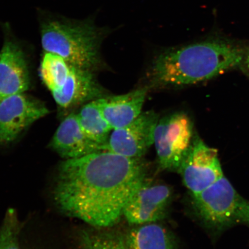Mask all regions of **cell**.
Instances as JSON below:
<instances>
[{"instance_id":"6","label":"cell","mask_w":249,"mask_h":249,"mask_svg":"<svg viewBox=\"0 0 249 249\" xmlns=\"http://www.w3.org/2000/svg\"><path fill=\"white\" fill-rule=\"evenodd\" d=\"M192 196L199 194L224 176L216 149L194 138L178 170Z\"/></svg>"},{"instance_id":"5","label":"cell","mask_w":249,"mask_h":249,"mask_svg":"<svg viewBox=\"0 0 249 249\" xmlns=\"http://www.w3.org/2000/svg\"><path fill=\"white\" fill-rule=\"evenodd\" d=\"M194 138L192 121L183 112H177L159 120L154 144L161 169L178 171Z\"/></svg>"},{"instance_id":"13","label":"cell","mask_w":249,"mask_h":249,"mask_svg":"<svg viewBox=\"0 0 249 249\" xmlns=\"http://www.w3.org/2000/svg\"><path fill=\"white\" fill-rule=\"evenodd\" d=\"M148 89L144 87L125 94L97 99L103 116L113 130L127 125L142 114Z\"/></svg>"},{"instance_id":"10","label":"cell","mask_w":249,"mask_h":249,"mask_svg":"<svg viewBox=\"0 0 249 249\" xmlns=\"http://www.w3.org/2000/svg\"><path fill=\"white\" fill-rule=\"evenodd\" d=\"M2 28L5 38L0 51V101L8 96L24 93L30 85L23 50L12 36L9 24H4Z\"/></svg>"},{"instance_id":"12","label":"cell","mask_w":249,"mask_h":249,"mask_svg":"<svg viewBox=\"0 0 249 249\" xmlns=\"http://www.w3.org/2000/svg\"><path fill=\"white\" fill-rule=\"evenodd\" d=\"M52 93L58 105L64 108L76 107L105 95L104 90L97 82L93 71L73 66L64 87Z\"/></svg>"},{"instance_id":"16","label":"cell","mask_w":249,"mask_h":249,"mask_svg":"<svg viewBox=\"0 0 249 249\" xmlns=\"http://www.w3.org/2000/svg\"><path fill=\"white\" fill-rule=\"evenodd\" d=\"M71 70V65L61 56L52 53H44L40 65V75L43 83L52 92L64 87Z\"/></svg>"},{"instance_id":"9","label":"cell","mask_w":249,"mask_h":249,"mask_svg":"<svg viewBox=\"0 0 249 249\" xmlns=\"http://www.w3.org/2000/svg\"><path fill=\"white\" fill-rule=\"evenodd\" d=\"M172 196L169 186L145 178L127 202L123 216L131 225L158 222L166 216Z\"/></svg>"},{"instance_id":"15","label":"cell","mask_w":249,"mask_h":249,"mask_svg":"<svg viewBox=\"0 0 249 249\" xmlns=\"http://www.w3.org/2000/svg\"><path fill=\"white\" fill-rule=\"evenodd\" d=\"M77 118L86 135L101 145L104 150L113 129L103 116L97 99L84 105L77 114Z\"/></svg>"},{"instance_id":"7","label":"cell","mask_w":249,"mask_h":249,"mask_svg":"<svg viewBox=\"0 0 249 249\" xmlns=\"http://www.w3.org/2000/svg\"><path fill=\"white\" fill-rule=\"evenodd\" d=\"M160 116L154 111L142 112L127 125L114 129L104 151L129 158H142L154 144Z\"/></svg>"},{"instance_id":"17","label":"cell","mask_w":249,"mask_h":249,"mask_svg":"<svg viewBox=\"0 0 249 249\" xmlns=\"http://www.w3.org/2000/svg\"><path fill=\"white\" fill-rule=\"evenodd\" d=\"M82 249H129L124 237L113 233H83Z\"/></svg>"},{"instance_id":"19","label":"cell","mask_w":249,"mask_h":249,"mask_svg":"<svg viewBox=\"0 0 249 249\" xmlns=\"http://www.w3.org/2000/svg\"><path fill=\"white\" fill-rule=\"evenodd\" d=\"M247 62H248V68H249V54L248 55Z\"/></svg>"},{"instance_id":"2","label":"cell","mask_w":249,"mask_h":249,"mask_svg":"<svg viewBox=\"0 0 249 249\" xmlns=\"http://www.w3.org/2000/svg\"><path fill=\"white\" fill-rule=\"evenodd\" d=\"M242 59L238 47L223 40L191 43L161 53L152 63L150 79L160 87L195 85L238 66Z\"/></svg>"},{"instance_id":"18","label":"cell","mask_w":249,"mask_h":249,"mask_svg":"<svg viewBox=\"0 0 249 249\" xmlns=\"http://www.w3.org/2000/svg\"><path fill=\"white\" fill-rule=\"evenodd\" d=\"M19 225L15 211L9 209L0 226V249H21L18 243Z\"/></svg>"},{"instance_id":"11","label":"cell","mask_w":249,"mask_h":249,"mask_svg":"<svg viewBox=\"0 0 249 249\" xmlns=\"http://www.w3.org/2000/svg\"><path fill=\"white\" fill-rule=\"evenodd\" d=\"M51 146L65 160L104 151L101 145L84 132L74 113H71L62 121L52 139Z\"/></svg>"},{"instance_id":"4","label":"cell","mask_w":249,"mask_h":249,"mask_svg":"<svg viewBox=\"0 0 249 249\" xmlns=\"http://www.w3.org/2000/svg\"><path fill=\"white\" fill-rule=\"evenodd\" d=\"M196 213L214 231L239 225L249 226V201L242 197L225 176L193 196Z\"/></svg>"},{"instance_id":"14","label":"cell","mask_w":249,"mask_h":249,"mask_svg":"<svg viewBox=\"0 0 249 249\" xmlns=\"http://www.w3.org/2000/svg\"><path fill=\"white\" fill-rule=\"evenodd\" d=\"M124 240L129 249H178L172 232L155 223L130 230L124 236Z\"/></svg>"},{"instance_id":"3","label":"cell","mask_w":249,"mask_h":249,"mask_svg":"<svg viewBox=\"0 0 249 249\" xmlns=\"http://www.w3.org/2000/svg\"><path fill=\"white\" fill-rule=\"evenodd\" d=\"M39 29L44 52L61 56L71 66L93 71L101 64L102 43L110 31L92 18L75 19L40 12Z\"/></svg>"},{"instance_id":"1","label":"cell","mask_w":249,"mask_h":249,"mask_svg":"<svg viewBox=\"0 0 249 249\" xmlns=\"http://www.w3.org/2000/svg\"><path fill=\"white\" fill-rule=\"evenodd\" d=\"M141 158L101 151L59 167L54 200L68 216L97 227L113 226L145 178Z\"/></svg>"},{"instance_id":"8","label":"cell","mask_w":249,"mask_h":249,"mask_svg":"<svg viewBox=\"0 0 249 249\" xmlns=\"http://www.w3.org/2000/svg\"><path fill=\"white\" fill-rule=\"evenodd\" d=\"M44 104L18 93L0 101V144L15 141L28 127L48 114Z\"/></svg>"}]
</instances>
